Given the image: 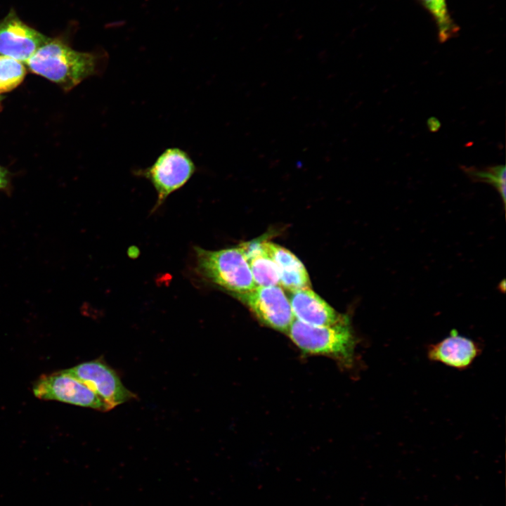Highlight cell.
I'll return each mask as SVG.
<instances>
[{
	"label": "cell",
	"mask_w": 506,
	"mask_h": 506,
	"mask_svg": "<svg viewBox=\"0 0 506 506\" xmlns=\"http://www.w3.org/2000/svg\"><path fill=\"white\" fill-rule=\"evenodd\" d=\"M467 174L474 179L482 181L495 187L499 191L503 202H505V167L498 165L488 168L486 170H476L469 169Z\"/></svg>",
	"instance_id": "cell-15"
},
{
	"label": "cell",
	"mask_w": 506,
	"mask_h": 506,
	"mask_svg": "<svg viewBox=\"0 0 506 506\" xmlns=\"http://www.w3.org/2000/svg\"><path fill=\"white\" fill-rule=\"evenodd\" d=\"M261 245L277 267L280 286L290 292L311 287L305 266L293 253L268 240H261Z\"/></svg>",
	"instance_id": "cell-11"
},
{
	"label": "cell",
	"mask_w": 506,
	"mask_h": 506,
	"mask_svg": "<svg viewBox=\"0 0 506 506\" xmlns=\"http://www.w3.org/2000/svg\"><path fill=\"white\" fill-rule=\"evenodd\" d=\"M481 353V348L477 342L459 335L456 330H452L449 336L430 344L427 349L430 361L458 370L468 368Z\"/></svg>",
	"instance_id": "cell-10"
},
{
	"label": "cell",
	"mask_w": 506,
	"mask_h": 506,
	"mask_svg": "<svg viewBox=\"0 0 506 506\" xmlns=\"http://www.w3.org/2000/svg\"><path fill=\"white\" fill-rule=\"evenodd\" d=\"M8 183L7 171L0 167V189L5 188Z\"/></svg>",
	"instance_id": "cell-16"
},
{
	"label": "cell",
	"mask_w": 506,
	"mask_h": 506,
	"mask_svg": "<svg viewBox=\"0 0 506 506\" xmlns=\"http://www.w3.org/2000/svg\"><path fill=\"white\" fill-rule=\"evenodd\" d=\"M196 165L189 154L176 147L166 148L153 164L134 174L149 181L157 194L153 212L157 210L174 192L184 186L196 171Z\"/></svg>",
	"instance_id": "cell-4"
},
{
	"label": "cell",
	"mask_w": 506,
	"mask_h": 506,
	"mask_svg": "<svg viewBox=\"0 0 506 506\" xmlns=\"http://www.w3.org/2000/svg\"><path fill=\"white\" fill-rule=\"evenodd\" d=\"M231 295L262 324L275 330L287 332L294 320L289 299L280 285L256 287Z\"/></svg>",
	"instance_id": "cell-5"
},
{
	"label": "cell",
	"mask_w": 506,
	"mask_h": 506,
	"mask_svg": "<svg viewBox=\"0 0 506 506\" xmlns=\"http://www.w3.org/2000/svg\"><path fill=\"white\" fill-rule=\"evenodd\" d=\"M86 384L101 399L107 410L136 398L117 372L101 358L63 370Z\"/></svg>",
	"instance_id": "cell-6"
},
{
	"label": "cell",
	"mask_w": 506,
	"mask_h": 506,
	"mask_svg": "<svg viewBox=\"0 0 506 506\" xmlns=\"http://www.w3.org/2000/svg\"><path fill=\"white\" fill-rule=\"evenodd\" d=\"M242 249L257 287L280 285L277 267L264 249L261 240L242 242Z\"/></svg>",
	"instance_id": "cell-12"
},
{
	"label": "cell",
	"mask_w": 506,
	"mask_h": 506,
	"mask_svg": "<svg viewBox=\"0 0 506 506\" xmlns=\"http://www.w3.org/2000/svg\"><path fill=\"white\" fill-rule=\"evenodd\" d=\"M105 58L106 55L77 51L60 41L51 39L25 63L31 72L69 91L99 72Z\"/></svg>",
	"instance_id": "cell-1"
},
{
	"label": "cell",
	"mask_w": 506,
	"mask_h": 506,
	"mask_svg": "<svg viewBox=\"0 0 506 506\" xmlns=\"http://www.w3.org/2000/svg\"><path fill=\"white\" fill-rule=\"evenodd\" d=\"M25 74L26 70L20 61L8 56H0V93L16 88Z\"/></svg>",
	"instance_id": "cell-13"
},
{
	"label": "cell",
	"mask_w": 506,
	"mask_h": 506,
	"mask_svg": "<svg viewBox=\"0 0 506 506\" xmlns=\"http://www.w3.org/2000/svg\"><path fill=\"white\" fill-rule=\"evenodd\" d=\"M194 254L197 274L231 294L247 292L257 287L247 260L239 246L219 250L195 247Z\"/></svg>",
	"instance_id": "cell-3"
},
{
	"label": "cell",
	"mask_w": 506,
	"mask_h": 506,
	"mask_svg": "<svg viewBox=\"0 0 506 506\" xmlns=\"http://www.w3.org/2000/svg\"><path fill=\"white\" fill-rule=\"evenodd\" d=\"M32 390L34 396L40 399L108 411L104 403L92 389L64 370L41 377Z\"/></svg>",
	"instance_id": "cell-7"
},
{
	"label": "cell",
	"mask_w": 506,
	"mask_h": 506,
	"mask_svg": "<svg viewBox=\"0 0 506 506\" xmlns=\"http://www.w3.org/2000/svg\"><path fill=\"white\" fill-rule=\"evenodd\" d=\"M287 335L305 354L332 357L350 368L355 361L357 339L349 320L327 326H315L294 320Z\"/></svg>",
	"instance_id": "cell-2"
},
{
	"label": "cell",
	"mask_w": 506,
	"mask_h": 506,
	"mask_svg": "<svg viewBox=\"0 0 506 506\" xmlns=\"http://www.w3.org/2000/svg\"><path fill=\"white\" fill-rule=\"evenodd\" d=\"M423 4L433 15L439 29V39L444 42L458 31L452 21L445 0H422Z\"/></svg>",
	"instance_id": "cell-14"
},
{
	"label": "cell",
	"mask_w": 506,
	"mask_h": 506,
	"mask_svg": "<svg viewBox=\"0 0 506 506\" xmlns=\"http://www.w3.org/2000/svg\"><path fill=\"white\" fill-rule=\"evenodd\" d=\"M434 118L430 119V121H428V125L431 130L435 131L439 128L440 124L437 119H436L434 122Z\"/></svg>",
	"instance_id": "cell-17"
},
{
	"label": "cell",
	"mask_w": 506,
	"mask_h": 506,
	"mask_svg": "<svg viewBox=\"0 0 506 506\" xmlns=\"http://www.w3.org/2000/svg\"><path fill=\"white\" fill-rule=\"evenodd\" d=\"M289 299L295 320L315 326L333 325L349 320L335 311L311 287L293 292Z\"/></svg>",
	"instance_id": "cell-9"
},
{
	"label": "cell",
	"mask_w": 506,
	"mask_h": 506,
	"mask_svg": "<svg viewBox=\"0 0 506 506\" xmlns=\"http://www.w3.org/2000/svg\"><path fill=\"white\" fill-rule=\"evenodd\" d=\"M51 39L31 28L11 11L0 21V54L26 63Z\"/></svg>",
	"instance_id": "cell-8"
}]
</instances>
